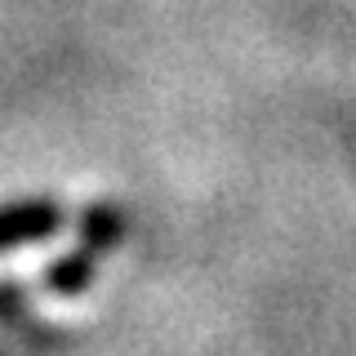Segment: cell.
Here are the masks:
<instances>
[{"label":"cell","instance_id":"3957f363","mask_svg":"<svg viewBox=\"0 0 356 356\" xmlns=\"http://www.w3.org/2000/svg\"><path fill=\"white\" fill-rule=\"evenodd\" d=\"M76 236H81V245H89L98 259H107V254H116L129 236V209L120 205V200H89L81 209V218H76Z\"/></svg>","mask_w":356,"mask_h":356},{"label":"cell","instance_id":"277c9868","mask_svg":"<svg viewBox=\"0 0 356 356\" xmlns=\"http://www.w3.org/2000/svg\"><path fill=\"white\" fill-rule=\"evenodd\" d=\"M98 254L89 250V245H76V250H67L63 259H54L49 267H44L40 276V289L54 298H81L89 294V285L98 281Z\"/></svg>","mask_w":356,"mask_h":356},{"label":"cell","instance_id":"6da1fadb","mask_svg":"<svg viewBox=\"0 0 356 356\" xmlns=\"http://www.w3.org/2000/svg\"><path fill=\"white\" fill-rule=\"evenodd\" d=\"M63 205L54 196H18L0 205V254H14L22 245H36L58 236L63 227Z\"/></svg>","mask_w":356,"mask_h":356},{"label":"cell","instance_id":"7a4b0ae2","mask_svg":"<svg viewBox=\"0 0 356 356\" xmlns=\"http://www.w3.org/2000/svg\"><path fill=\"white\" fill-rule=\"evenodd\" d=\"M0 330L22 339L27 348H67V334H58L54 325H44V316L31 307V294L18 276H0Z\"/></svg>","mask_w":356,"mask_h":356}]
</instances>
